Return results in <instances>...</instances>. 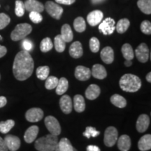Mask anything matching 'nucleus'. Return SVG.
<instances>
[{
  "label": "nucleus",
  "mask_w": 151,
  "mask_h": 151,
  "mask_svg": "<svg viewBox=\"0 0 151 151\" xmlns=\"http://www.w3.org/2000/svg\"><path fill=\"white\" fill-rule=\"evenodd\" d=\"M35 62L29 52L21 50L16 55L13 65V73L17 80L23 81L32 74Z\"/></svg>",
  "instance_id": "f257e3e1"
},
{
  "label": "nucleus",
  "mask_w": 151,
  "mask_h": 151,
  "mask_svg": "<svg viewBox=\"0 0 151 151\" xmlns=\"http://www.w3.org/2000/svg\"><path fill=\"white\" fill-rule=\"evenodd\" d=\"M120 88L124 92H136L141 88V80L137 76L126 73L120 78L119 81Z\"/></svg>",
  "instance_id": "f03ea898"
},
{
  "label": "nucleus",
  "mask_w": 151,
  "mask_h": 151,
  "mask_svg": "<svg viewBox=\"0 0 151 151\" xmlns=\"http://www.w3.org/2000/svg\"><path fill=\"white\" fill-rule=\"evenodd\" d=\"M58 143V136L50 134L37 139L35 147L38 151H55Z\"/></svg>",
  "instance_id": "7ed1b4c3"
},
{
  "label": "nucleus",
  "mask_w": 151,
  "mask_h": 151,
  "mask_svg": "<svg viewBox=\"0 0 151 151\" xmlns=\"http://www.w3.org/2000/svg\"><path fill=\"white\" fill-rule=\"evenodd\" d=\"M32 31V27L28 23H21L17 24L15 29L11 34V39L14 41H18L29 35Z\"/></svg>",
  "instance_id": "20e7f679"
},
{
  "label": "nucleus",
  "mask_w": 151,
  "mask_h": 151,
  "mask_svg": "<svg viewBox=\"0 0 151 151\" xmlns=\"http://www.w3.org/2000/svg\"><path fill=\"white\" fill-rule=\"evenodd\" d=\"M118 139V132L116 127L111 126L106 128L104 132V142L107 147H113Z\"/></svg>",
  "instance_id": "39448f33"
},
{
  "label": "nucleus",
  "mask_w": 151,
  "mask_h": 151,
  "mask_svg": "<svg viewBox=\"0 0 151 151\" xmlns=\"http://www.w3.org/2000/svg\"><path fill=\"white\" fill-rule=\"evenodd\" d=\"M45 125L51 134L59 136L61 133V127L58 120L52 116H47L44 120Z\"/></svg>",
  "instance_id": "423d86ee"
},
{
  "label": "nucleus",
  "mask_w": 151,
  "mask_h": 151,
  "mask_svg": "<svg viewBox=\"0 0 151 151\" xmlns=\"http://www.w3.org/2000/svg\"><path fill=\"white\" fill-rule=\"evenodd\" d=\"M45 8H46L48 14L52 18L56 19V20H60L63 14V9L60 6L54 3L53 1H47L45 5Z\"/></svg>",
  "instance_id": "0eeeda50"
},
{
  "label": "nucleus",
  "mask_w": 151,
  "mask_h": 151,
  "mask_svg": "<svg viewBox=\"0 0 151 151\" xmlns=\"http://www.w3.org/2000/svg\"><path fill=\"white\" fill-rule=\"evenodd\" d=\"M115 29V20L111 18H106L99 26V32L104 35H112Z\"/></svg>",
  "instance_id": "6e6552de"
},
{
  "label": "nucleus",
  "mask_w": 151,
  "mask_h": 151,
  "mask_svg": "<svg viewBox=\"0 0 151 151\" xmlns=\"http://www.w3.org/2000/svg\"><path fill=\"white\" fill-rule=\"evenodd\" d=\"M43 118V111L40 108H32L25 113V118L30 122L40 121Z\"/></svg>",
  "instance_id": "1a4fd4ad"
},
{
  "label": "nucleus",
  "mask_w": 151,
  "mask_h": 151,
  "mask_svg": "<svg viewBox=\"0 0 151 151\" xmlns=\"http://www.w3.org/2000/svg\"><path fill=\"white\" fill-rule=\"evenodd\" d=\"M135 55L138 60L141 63H145L148 60L149 49L145 43H142L135 50Z\"/></svg>",
  "instance_id": "9d476101"
},
{
  "label": "nucleus",
  "mask_w": 151,
  "mask_h": 151,
  "mask_svg": "<svg viewBox=\"0 0 151 151\" xmlns=\"http://www.w3.org/2000/svg\"><path fill=\"white\" fill-rule=\"evenodd\" d=\"M8 150L10 151H17L20 147V140L16 136L9 134L6 136L4 139Z\"/></svg>",
  "instance_id": "9b49d317"
},
{
  "label": "nucleus",
  "mask_w": 151,
  "mask_h": 151,
  "mask_svg": "<svg viewBox=\"0 0 151 151\" xmlns=\"http://www.w3.org/2000/svg\"><path fill=\"white\" fill-rule=\"evenodd\" d=\"M75 77L78 81H86L91 77V70L84 66H78L75 69Z\"/></svg>",
  "instance_id": "f8f14e48"
},
{
  "label": "nucleus",
  "mask_w": 151,
  "mask_h": 151,
  "mask_svg": "<svg viewBox=\"0 0 151 151\" xmlns=\"http://www.w3.org/2000/svg\"><path fill=\"white\" fill-rule=\"evenodd\" d=\"M150 124V118L148 115L141 114L137 119L136 128L139 133H143L148 129Z\"/></svg>",
  "instance_id": "ddd939ff"
},
{
  "label": "nucleus",
  "mask_w": 151,
  "mask_h": 151,
  "mask_svg": "<svg viewBox=\"0 0 151 151\" xmlns=\"http://www.w3.org/2000/svg\"><path fill=\"white\" fill-rule=\"evenodd\" d=\"M24 4L25 10L29 12L41 13L44 10V6L37 0H27Z\"/></svg>",
  "instance_id": "4468645a"
},
{
  "label": "nucleus",
  "mask_w": 151,
  "mask_h": 151,
  "mask_svg": "<svg viewBox=\"0 0 151 151\" xmlns=\"http://www.w3.org/2000/svg\"><path fill=\"white\" fill-rule=\"evenodd\" d=\"M60 109L65 114H69L73 109V102L69 95H64L60 99Z\"/></svg>",
  "instance_id": "2eb2a0df"
},
{
  "label": "nucleus",
  "mask_w": 151,
  "mask_h": 151,
  "mask_svg": "<svg viewBox=\"0 0 151 151\" xmlns=\"http://www.w3.org/2000/svg\"><path fill=\"white\" fill-rule=\"evenodd\" d=\"M104 14L102 11L95 10L90 12L87 16V21L91 26H96L102 20Z\"/></svg>",
  "instance_id": "dca6fc26"
},
{
  "label": "nucleus",
  "mask_w": 151,
  "mask_h": 151,
  "mask_svg": "<svg viewBox=\"0 0 151 151\" xmlns=\"http://www.w3.org/2000/svg\"><path fill=\"white\" fill-rule=\"evenodd\" d=\"M101 59L104 63L110 65L114 60V51L110 46H106L102 49L100 53Z\"/></svg>",
  "instance_id": "f3484780"
},
{
  "label": "nucleus",
  "mask_w": 151,
  "mask_h": 151,
  "mask_svg": "<svg viewBox=\"0 0 151 151\" xmlns=\"http://www.w3.org/2000/svg\"><path fill=\"white\" fill-rule=\"evenodd\" d=\"M39 127L37 125H33L29 127L26 130L24 135V139L26 143H31L35 141L39 133Z\"/></svg>",
  "instance_id": "a211bd4d"
},
{
  "label": "nucleus",
  "mask_w": 151,
  "mask_h": 151,
  "mask_svg": "<svg viewBox=\"0 0 151 151\" xmlns=\"http://www.w3.org/2000/svg\"><path fill=\"white\" fill-rule=\"evenodd\" d=\"M91 75L95 78L102 80L107 76V72L104 66L99 64H96L92 67Z\"/></svg>",
  "instance_id": "6ab92c4d"
},
{
  "label": "nucleus",
  "mask_w": 151,
  "mask_h": 151,
  "mask_svg": "<svg viewBox=\"0 0 151 151\" xmlns=\"http://www.w3.org/2000/svg\"><path fill=\"white\" fill-rule=\"evenodd\" d=\"M83 54V50L82 45L81 42L79 41L73 42L69 48V55L73 58L77 59V58H81Z\"/></svg>",
  "instance_id": "aec40b11"
},
{
  "label": "nucleus",
  "mask_w": 151,
  "mask_h": 151,
  "mask_svg": "<svg viewBox=\"0 0 151 151\" xmlns=\"http://www.w3.org/2000/svg\"><path fill=\"white\" fill-rule=\"evenodd\" d=\"M118 148L120 151H128L131 148V139L128 135L123 134L118 139Z\"/></svg>",
  "instance_id": "412c9836"
},
{
  "label": "nucleus",
  "mask_w": 151,
  "mask_h": 151,
  "mask_svg": "<svg viewBox=\"0 0 151 151\" xmlns=\"http://www.w3.org/2000/svg\"><path fill=\"white\" fill-rule=\"evenodd\" d=\"M101 90L100 88L96 84H91L87 88L86 91V97L90 100L96 99L99 97Z\"/></svg>",
  "instance_id": "4be33fe9"
},
{
  "label": "nucleus",
  "mask_w": 151,
  "mask_h": 151,
  "mask_svg": "<svg viewBox=\"0 0 151 151\" xmlns=\"http://www.w3.org/2000/svg\"><path fill=\"white\" fill-rule=\"evenodd\" d=\"M74 148L72 146L70 141L67 138H62L58 141L55 151H73Z\"/></svg>",
  "instance_id": "5701e85b"
},
{
  "label": "nucleus",
  "mask_w": 151,
  "mask_h": 151,
  "mask_svg": "<svg viewBox=\"0 0 151 151\" xmlns=\"http://www.w3.org/2000/svg\"><path fill=\"white\" fill-rule=\"evenodd\" d=\"M73 108L78 113L83 112L86 109V102L83 97L80 94H76L73 97Z\"/></svg>",
  "instance_id": "b1692460"
},
{
  "label": "nucleus",
  "mask_w": 151,
  "mask_h": 151,
  "mask_svg": "<svg viewBox=\"0 0 151 151\" xmlns=\"http://www.w3.org/2000/svg\"><path fill=\"white\" fill-rule=\"evenodd\" d=\"M138 148L141 151H147L151 149V135L150 134L143 136L138 143Z\"/></svg>",
  "instance_id": "393cba45"
},
{
  "label": "nucleus",
  "mask_w": 151,
  "mask_h": 151,
  "mask_svg": "<svg viewBox=\"0 0 151 151\" xmlns=\"http://www.w3.org/2000/svg\"><path fill=\"white\" fill-rule=\"evenodd\" d=\"M61 37L65 42H70L73 40V34L70 26L68 24H65L61 29Z\"/></svg>",
  "instance_id": "a878e982"
},
{
  "label": "nucleus",
  "mask_w": 151,
  "mask_h": 151,
  "mask_svg": "<svg viewBox=\"0 0 151 151\" xmlns=\"http://www.w3.org/2000/svg\"><path fill=\"white\" fill-rule=\"evenodd\" d=\"M111 102L115 106L120 109H123L127 106V101H126V99L122 96L118 94H115L111 96Z\"/></svg>",
  "instance_id": "bb28decb"
},
{
  "label": "nucleus",
  "mask_w": 151,
  "mask_h": 151,
  "mask_svg": "<svg viewBox=\"0 0 151 151\" xmlns=\"http://www.w3.org/2000/svg\"><path fill=\"white\" fill-rule=\"evenodd\" d=\"M68 88H69V82L66 78L62 77L58 81V86L56 87V93L58 95H62L67 91Z\"/></svg>",
  "instance_id": "cd10ccee"
},
{
  "label": "nucleus",
  "mask_w": 151,
  "mask_h": 151,
  "mask_svg": "<svg viewBox=\"0 0 151 151\" xmlns=\"http://www.w3.org/2000/svg\"><path fill=\"white\" fill-rule=\"evenodd\" d=\"M121 51L122 55L125 60H132L134 58V52L133 48L129 43H124L122 47Z\"/></svg>",
  "instance_id": "c85d7f7f"
},
{
  "label": "nucleus",
  "mask_w": 151,
  "mask_h": 151,
  "mask_svg": "<svg viewBox=\"0 0 151 151\" xmlns=\"http://www.w3.org/2000/svg\"><path fill=\"white\" fill-rule=\"evenodd\" d=\"M137 6L143 14L148 15L151 14V0H139Z\"/></svg>",
  "instance_id": "c756f323"
},
{
  "label": "nucleus",
  "mask_w": 151,
  "mask_h": 151,
  "mask_svg": "<svg viewBox=\"0 0 151 151\" xmlns=\"http://www.w3.org/2000/svg\"><path fill=\"white\" fill-rule=\"evenodd\" d=\"M130 25L129 20L127 18L120 19L116 24V29L119 34H123L128 29Z\"/></svg>",
  "instance_id": "7c9ffc66"
},
{
  "label": "nucleus",
  "mask_w": 151,
  "mask_h": 151,
  "mask_svg": "<svg viewBox=\"0 0 151 151\" xmlns=\"http://www.w3.org/2000/svg\"><path fill=\"white\" fill-rule=\"evenodd\" d=\"M50 73V69L48 66H43V67H39L36 71L37 77L39 80L43 81L46 80L48 78Z\"/></svg>",
  "instance_id": "2f4dec72"
},
{
  "label": "nucleus",
  "mask_w": 151,
  "mask_h": 151,
  "mask_svg": "<svg viewBox=\"0 0 151 151\" xmlns=\"http://www.w3.org/2000/svg\"><path fill=\"white\" fill-rule=\"evenodd\" d=\"M54 46L56 51L58 52H62L65 50L66 42L63 40L61 35H57L54 39Z\"/></svg>",
  "instance_id": "473e14b6"
},
{
  "label": "nucleus",
  "mask_w": 151,
  "mask_h": 151,
  "mask_svg": "<svg viewBox=\"0 0 151 151\" xmlns=\"http://www.w3.org/2000/svg\"><path fill=\"white\" fill-rule=\"evenodd\" d=\"M73 27L78 32H83L86 29V21L82 17H78L74 20L73 22Z\"/></svg>",
  "instance_id": "72a5a7b5"
},
{
  "label": "nucleus",
  "mask_w": 151,
  "mask_h": 151,
  "mask_svg": "<svg viewBox=\"0 0 151 151\" xmlns=\"http://www.w3.org/2000/svg\"><path fill=\"white\" fill-rule=\"evenodd\" d=\"M15 121L13 120H7L6 121L0 122V132L2 134H7L14 127Z\"/></svg>",
  "instance_id": "f704fd0d"
},
{
  "label": "nucleus",
  "mask_w": 151,
  "mask_h": 151,
  "mask_svg": "<svg viewBox=\"0 0 151 151\" xmlns=\"http://www.w3.org/2000/svg\"><path fill=\"white\" fill-rule=\"evenodd\" d=\"M52 47H53V44H52L51 39L50 38L46 37L41 41L40 50L43 52L50 51L52 48Z\"/></svg>",
  "instance_id": "c9c22d12"
},
{
  "label": "nucleus",
  "mask_w": 151,
  "mask_h": 151,
  "mask_svg": "<svg viewBox=\"0 0 151 151\" xmlns=\"http://www.w3.org/2000/svg\"><path fill=\"white\" fill-rule=\"evenodd\" d=\"M58 81H59V79L55 76H48V78L46 79L45 87L47 90H53L58 86Z\"/></svg>",
  "instance_id": "e433bc0d"
},
{
  "label": "nucleus",
  "mask_w": 151,
  "mask_h": 151,
  "mask_svg": "<svg viewBox=\"0 0 151 151\" xmlns=\"http://www.w3.org/2000/svg\"><path fill=\"white\" fill-rule=\"evenodd\" d=\"M24 4L23 1L20 0H16V8H15V13L16 15L18 17H22L24 14Z\"/></svg>",
  "instance_id": "4c0bfd02"
},
{
  "label": "nucleus",
  "mask_w": 151,
  "mask_h": 151,
  "mask_svg": "<svg viewBox=\"0 0 151 151\" xmlns=\"http://www.w3.org/2000/svg\"><path fill=\"white\" fill-rule=\"evenodd\" d=\"M99 134L100 132L99 131H97L94 127H87L86 131L83 133V134L84 137H87L88 139H90V137H97L98 135H99Z\"/></svg>",
  "instance_id": "58836bf2"
},
{
  "label": "nucleus",
  "mask_w": 151,
  "mask_h": 151,
  "mask_svg": "<svg viewBox=\"0 0 151 151\" xmlns=\"http://www.w3.org/2000/svg\"><path fill=\"white\" fill-rule=\"evenodd\" d=\"M90 48L92 52H97L99 50L100 43L97 38L92 37L90 40Z\"/></svg>",
  "instance_id": "ea45409f"
},
{
  "label": "nucleus",
  "mask_w": 151,
  "mask_h": 151,
  "mask_svg": "<svg viewBox=\"0 0 151 151\" xmlns=\"http://www.w3.org/2000/svg\"><path fill=\"white\" fill-rule=\"evenodd\" d=\"M11 19L6 14L1 13L0 14V29H3L10 23Z\"/></svg>",
  "instance_id": "a19ab883"
},
{
  "label": "nucleus",
  "mask_w": 151,
  "mask_h": 151,
  "mask_svg": "<svg viewBox=\"0 0 151 151\" xmlns=\"http://www.w3.org/2000/svg\"><path fill=\"white\" fill-rule=\"evenodd\" d=\"M141 31L143 34L150 35L151 34V23L148 20H144L141 24Z\"/></svg>",
  "instance_id": "79ce46f5"
},
{
  "label": "nucleus",
  "mask_w": 151,
  "mask_h": 151,
  "mask_svg": "<svg viewBox=\"0 0 151 151\" xmlns=\"http://www.w3.org/2000/svg\"><path fill=\"white\" fill-rule=\"evenodd\" d=\"M29 19L34 23H40L43 20V17L40 13L38 12H30L29 13Z\"/></svg>",
  "instance_id": "37998d69"
},
{
  "label": "nucleus",
  "mask_w": 151,
  "mask_h": 151,
  "mask_svg": "<svg viewBox=\"0 0 151 151\" xmlns=\"http://www.w3.org/2000/svg\"><path fill=\"white\" fill-rule=\"evenodd\" d=\"M22 47H23L24 50L29 52L33 48L32 42L30 40H29V39H24V40L22 41Z\"/></svg>",
  "instance_id": "c03bdc74"
},
{
  "label": "nucleus",
  "mask_w": 151,
  "mask_h": 151,
  "mask_svg": "<svg viewBox=\"0 0 151 151\" xmlns=\"http://www.w3.org/2000/svg\"><path fill=\"white\" fill-rule=\"evenodd\" d=\"M55 1L60 4L71 5L75 2L76 0H55Z\"/></svg>",
  "instance_id": "a18cd8bd"
},
{
  "label": "nucleus",
  "mask_w": 151,
  "mask_h": 151,
  "mask_svg": "<svg viewBox=\"0 0 151 151\" xmlns=\"http://www.w3.org/2000/svg\"><path fill=\"white\" fill-rule=\"evenodd\" d=\"M0 151H8L5 141L1 137H0Z\"/></svg>",
  "instance_id": "49530a36"
},
{
  "label": "nucleus",
  "mask_w": 151,
  "mask_h": 151,
  "mask_svg": "<svg viewBox=\"0 0 151 151\" xmlns=\"http://www.w3.org/2000/svg\"><path fill=\"white\" fill-rule=\"evenodd\" d=\"M87 151H101L100 148L97 146H94V145H89L87 146L86 148Z\"/></svg>",
  "instance_id": "de8ad7c7"
},
{
  "label": "nucleus",
  "mask_w": 151,
  "mask_h": 151,
  "mask_svg": "<svg viewBox=\"0 0 151 151\" xmlns=\"http://www.w3.org/2000/svg\"><path fill=\"white\" fill-rule=\"evenodd\" d=\"M6 52H7L6 48L5 46H1V45H0V58H3V57L6 54Z\"/></svg>",
  "instance_id": "09e8293b"
},
{
  "label": "nucleus",
  "mask_w": 151,
  "mask_h": 151,
  "mask_svg": "<svg viewBox=\"0 0 151 151\" xmlns=\"http://www.w3.org/2000/svg\"><path fill=\"white\" fill-rule=\"evenodd\" d=\"M7 103V99L4 96H1L0 97V108H2Z\"/></svg>",
  "instance_id": "8fccbe9b"
},
{
  "label": "nucleus",
  "mask_w": 151,
  "mask_h": 151,
  "mask_svg": "<svg viewBox=\"0 0 151 151\" xmlns=\"http://www.w3.org/2000/svg\"><path fill=\"white\" fill-rule=\"evenodd\" d=\"M124 66H125V67H130V66H132V60H125V61H124Z\"/></svg>",
  "instance_id": "3c124183"
},
{
  "label": "nucleus",
  "mask_w": 151,
  "mask_h": 151,
  "mask_svg": "<svg viewBox=\"0 0 151 151\" xmlns=\"http://www.w3.org/2000/svg\"><path fill=\"white\" fill-rule=\"evenodd\" d=\"M146 81L148 83H151V73L149 72L148 74L146 75Z\"/></svg>",
  "instance_id": "603ef678"
},
{
  "label": "nucleus",
  "mask_w": 151,
  "mask_h": 151,
  "mask_svg": "<svg viewBox=\"0 0 151 151\" xmlns=\"http://www.w3.org/2000/svg\"><path fill=\"white\" fill-rule=\"evenodd\" d=\"M103 1H104V0H92L93 3H100Z\"/></svg>",
  "instance_id": "864d4df0"
},
{
  "label": "nucleus",
  "mask_w": 151,
  "mask_h": 151,
  "mask_svg": "<svg viewBox=\"0 0 151 151\" xmlns=\"http://www.w3.org/2000/svg\"><path fill=\"white\" fill-rule=\"evenodd\" d=\"M0 40H2V37H1V36H0Z\"/></svg>",
  "instance_id": "5fc2aeb1"
},
{
  "label": "nucleus",
  "mask_w": 151,
  "mask_h": 151,
  "mask_svg": "<svg viewBox=\"0 0 151 151\" xmlns=\"http://www.w3.org/2000/svg\"><path fill=\"white\" fill-rule=\"evenodd\" d=\"M0 79H1V74H0Z\"/></svg>",
  "instance_id": "6e6d98bb"
}]
</instances>
